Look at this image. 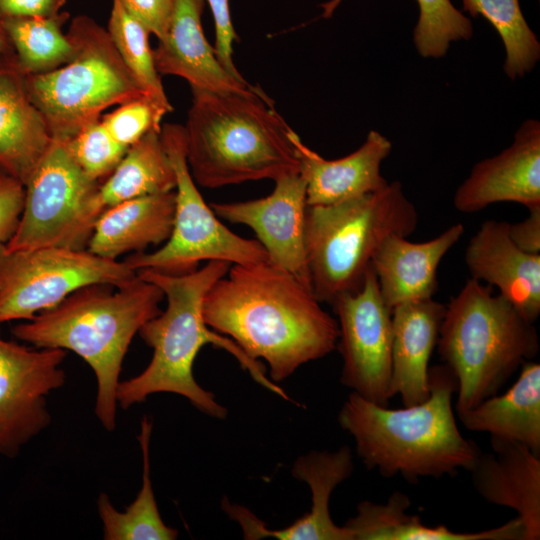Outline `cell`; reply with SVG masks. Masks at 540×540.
<instances>
[{
  "instance_id": "6da1fadb",
  "label": "cell",
  "mask_w": 540,
  "mask_h": 540,
  "mask_svg": "<svg viewBox=\"0 0 540 540\" xmlns=\"http://www.w3.org/2000/svg\"><path fill=\"white\" fill-rule=\"evenodd\" d=\"M203 316L280 382L336 347L338 323L312 289L269 261L233 264L205 295Z\"/></svg>"
},
{
  "instance_id": "7a4b0ae2",
  "label": "cell",
  "mask_w": 540,
  "mask_h": 540,
  "mask_svg": "<svg viewBox=\"0 0 540 540\" xmlns=\"http://www.w3.org/2000/svg\"><path fill=\"white\" fill-rule=\"evenodd\" d=\"M231 264L212 260L185 274H166L139 270L142 279L157 285L167 300L166 309L147 321L138 334L153 349L148 366L137 376L119 382L116 399L123 409L141 403L155 393H174L185 397L202 413L223 419L227 409L210 391L203 389L193 375V364L207 344L232 354L261 385L283 398L287 395L266 376L258 361L250 359L230 338L212 330L203 316V302L211 286L229 270Z\"/></svg>"
},
{
  "instance_id": "3957f363",
  "label": "cell",
  "mask_w": 540,
  "mask_h": 540,
  "mask_svg": "<svg viewBox=\"0 0 540 540\" xmlns=\"http://www.w3.org/2000/svg\"><path fill=\"white\" fill-rule=\"evenodd\" d=\"M429 389L427 400L399 409L349 394L338 421L368 469L409 482L469 471L481 450L457 427L452 407L457 381L448 366L429 368Z\"/></svg>"
},
{
  "instance_id": "277c9868",
  "label": "cell",
  "mask_w": 540,
  "mask_h": 540,
  "mask_svg": "<svg viewBox=\"0 0 540 540\" xmlns=\"http://www.w3.org/2000/svg\"><path fill=\"white\" fill-rule=\"evenodd\" d=\"M163 299L157 285L139 276L122 287L93 284L13 326L11 333L36 348H59L79 355L97 380L95 414L107 431H113L123 360L135 334L161 312Z\"/></svg>"
},
{
  "instance_id": "5b68a950",
  "label": "cell",
  "mask_w": 540,
  "mask_h": 540,
  "mask_svg": "<svg viewBox=\"0 0 540 540\" xmlns=\"http://www.w3.org/2000/svg\"><path fill=\"white\" fill-rule=\"evenodd\" d=\"M191 90L184 129L186 161L196 184L212 189L299 172L294 131L260 87Z\"/></svg>"
},
{
  "instance_id": "8992f818",
  "label": "cell",
  "mask_w": 540,
  "mask_h": 540,
  "mask_svg": "<svg viewBox=\"0 0 540 540\" xmlns=\"http://www.w3.org/2000/svg\"><path fill=\"white\" fill-rule=\"evenodd\" d=\"M438 353L457 381V413L497 394L539 351L533 322L490 285L470 278L445 306Z\"/></svg>"
},
{
  "instance_id": "52a82bcc",
  "label": "cell",
  "mask_w": 540,
  "mask_h": 540,
  "mask_svg": "<svg viewBox=\"0 0 540 540\" xmlns=\"http://www.w3.org/2000/svg\"><path fill=\"white\" fill-rule=\"evenodd\" d=\"M418 212L400 182L337 204L308 206L305 248L311 289L321 303L355 293L372 259L394 234L416 231Z\"/></svg>"
},
{
  "instance_id": "ba28073f",
  "label": "cell",
  "mask_w": 540,
  "mask_h": 540,
  "mask_svg": "<svg viewBox=\"0 0 540 540\" xmlns=\"http://www.w3.org/2000/svg\"><path fill=\"white\" fill-rule=\"evenodd\" d=\"M67 35L75 48L68 63L26 75L32 103L52 139L62 142L99 121L107 108L149 94L125 65L107 29L93 18L76 16Z\"/></svg>"
},
{
  "instance_id": "9c48e42d",
  "label": "cell",
  "mask_w": 540,
  "mask_h": 540,
  "mask_svg": "<svg viewBox=\"0 0 540 540\" xmlns=\"http://www.w3.org/2000/svg\"><path fill=\"white\" fill-rule=\"evenodd\" d=\"M160 136L176 174L172 232L162 247L150 253H133L124 261L136 272L153 270L176 275L198 269L203 261L231 265L269 261L258 240L232 232L204 201L187 165L184 126L165 123Z\"/></svg>"
},
{
  "instance_id": "30bf717a",
  "label": "cell",
  "mask_w": 540,
  "mask_h": 540,
  "mask_svg": "<svg viewBox=\"0 0 540 540\" xmlns=\"http://www.w3.org/2000/svg\"><path fill=\"white\" fill-rule=\"evenodd\" d=\"M24 187L23 210L5 244L8 249H87L95 222L104 211L100 182L81 170L65 142L52 141Z\"/></svg>"
},
{
  "instance_id": "8fae6325",
  "label": "cell",
  "mask_w": 540,
  "mask_h": 540,
  "mask_svg": "<svg viewBox=\"0 0 540 540\" xmlns=\"http://www.w3.org/2000/svg\"><path fill=\"white\" fill-rule=\"evenodd\" d=\"M125 261L88 249L10 250L0 243V324L31 320L74 291L93 284L122 287L137 278Z\"/></svg>"
},
{
  "instance_id": "7c38bea8",
  "label": "cell",
  "mask_w": 540,
  "mask_h": 540,
  "mask_svg": "<svg viewBox=\"0 0 540 540\" xmlns=\"http://www.w3.org/2000/svg\"><path fill=\"white\" fill-rule=\"evenodd\" d=\"M337 317L340 381L352 392L388 406L391 389L392 310L384 302L370 266L362 287L331 305Z\"/></svg>"
},
{
  "instance_id": "4fadbf2b",
  "label": "cell",
  "mask_w": 540,
  "mask_h": 540,
  "mask_svg": "<svg viewBox=\"0 0 540 540\" xmlns=\"http://www.w3.org/2000/svg\"><path fill=\"white\" fill-rule=\"evenodd\" d=\"M67 351L0 338V454L14 458L51 422L47 395L66 380Z\"/></svg>"
},
{
  "instance_id": "5bb4252c",
  "label": "cell",
  "mask_w": 540,
  "mask_h": 540,
  "mask_svg": "<svg viewBox=\"0 0 540 540\" xmlns=\"http://www.w3.org/2000/svg\"><path fill=\"white\" fill-rule=\"evenodd\" d=\"M274 182L266 197L210 206L218 217L251 228L269 262L311 288L305 248L306 182L299 172L282 175Z\"/></svg>"
},
{
  "instance_id": "9a60e30c",
  "label": "cell",
  "mask_w": 540,
  "mask_h": 540,
  "mask_svg": "<svg viewBox=\"0 0 540 540\" xmlns=\"http://www.w3.org/2000/svg\"><path fill=\"white\" fill-rule=\"evenodd\" d=\"M353 468V455L348 446L335 452L311 451L298 457L292 475L308 485L311 507L308 513L283 529H268L250 510L230 503L227 498L222 501V509L241 526L245 539L353 540L345 526L334 523L329 510L332 492L352 474Z\"/></svg>"
},
{
  "instance_id": "2e32d148",
  "label": "cell",
  "mask_w": 540,
  "mask_h": 540,
  "mask_svg": "<svg viewBox=\"0 0 540 540\" xmlns=\"http://www.w3.org/2000/svg\"><path fill=\"white\" fill-rule=\"evenodd\" d=\"M498 202H515L527 209L540 206V125L529 120L513 144L477 163L457 188L453 204L462 213H475Z\"/></svg>"
},
{
  "instance_id": "e0dca14e",
  "label": "cell",
  "mask_w": 540,
  "mask_h": 540,
  "mask_svg": "<svg viewBox=\"0 0 540 540\" xmlns=\"http://www.w3.org/2000/svg\"><path fill=\"white\" fill-rule=\"evenodd\" d=\"M509 222L484 221L470 238L465 264L471 278L496 286L528 321L540 314V254L518 248L509 236Z\"/></svg>"
},
{
  "instance_id": "ac0fdd59",
  "label": "cell",
  "mask_w": 540,
  "mask_h": 540,
  "mask_svg": "<svg viewBox=\"0 0 540 540\" xmlns=\"http://www.w3.org/2000/svg\"><path fill=\"white\" fill-rule=\"evenodd\" d=\"M204 4V0H174L167 32L153 50L158 73L181 77L191 89L250 91L254 86L230 74L207 41L201 24Z\"/></svg>"
},
{
  "instance_id": "d6986e66",
  "label": "cell",
  "mask_w": 540,
  "mask_h": 540,
  "mask_svg": "<svg viewBox=\"0 0 540 540\" xmlns=\"http://www.w3.org/2000/svg\"><path fill=\"white\" fill-rule=\"evenodd\" d=\"M493 453L479 452L472 483L488 503L513 509L525 540L540 539V455L520 443L491 438Z\"/></svg>"
},
{
  "instance_id": "ffe728a7",
  "label": "cell",
  "mask_w": 540,
  "mask_h": 540,
  "mask_svg": "<svg viewBox=\"0 0 540 540\" xmlns=\"http://www.w3.org/2000/svg\"><path fill=\"white\" fill-rule=\"evenodd\" d=\"M291 139L299 160V173L306 182L308 206L337 204L388 184L380 166L392 144L377 131H370L357 150L334 160L325 159L307 147L296 132Z\"/></svg>"
},
{
  "instance_id": "44dd1931",
  "label": "cell",
  "mask_w": 540,
  "mask_h": 540,
  "mask_svg": "<svg viewBox=\"0 0 540 540\" xmlns=\"http://www.w3.org/2000/svg\"><path fill=\"white\" fill-rule=\"evenodd\" d=\"M463 233L464 226L456 223L425 242H411L398 234L387 237L371 263L386 305L392 310L433 298L438 289V267Z\"/></svg>"
},
{
  "instance_id": "7402d4cb",
  "label": "cell",
  "mask_w": 540,
  "mask_h": 540,
  "mask_svg": "<svg viewBox=\"0 0 540 540\" xmlns=\"http://www.w3.org/2000/svg\"><path fill=\"white\" fill-rule=\"evenodd\" d=\"M52 141L14 52L0 57V171L25 185Z\"/></svg>"
},
{
  "instance_id": "603a6c76",
  "label": "cell",
  "mask_w": 540,
  "mask_h": 540,
  "mask_svg": "<svg viewBox=\"0 0 540 540\" xmlns=\"http://www.w3.org/2000/svg\"><path fill=\"white\" fill-rule=\"evenodd\" d=\"M445 305L431 299L392 309L391 389L404 406L430 395L429 360L439 337Z\"/></svg>"
},
{
  "instance_id": "cb8c5ba5",
  "label": "cell",
  "mask_w": 540,
  "mask_h": 540,
  "mask_svg": "<svg viewBox=\"0 0 540 540\" xmlns=\"http://www.w3.org/2000/svg\"><path fill=\"white\" fill-rule=\"evenodd\" d=\"M175 190L138 197L106 208L95 222L87 249L117 260L165 243L171 235Z\"/></svg>"
},
{
  "instance_id": "d4e9b609",
  "label": "cell",
  "mask_w": 540,
  "mask_h": 540,
  "mask_svg": "<svg viewBox=\"0 0 540 540\" xmlns=\"http://www.w3.org/2000/svg\"><path fill=\"white\" fill-rule=\"evenodd\" d=\"M520 368L517 380L505 393L457 415L468 430L520 443L540 455V364L530 360Z\"/></svg>"
},
{
  "instance_id": "484cf974",
  "label": "cell",
  "mask_w": 540,
  "mask_h": 540,
  "mask_svg": "<svg viewBox=\"0 0 540 540\" xmlns=\"http://www.w3.org/2000/svg\"><path fill=\"white\" fill-rule=\"evenodd\" d=\"M410 506L408 495L395 491L385 503L360 502L357 514L344 526L353 540H525L518 517L496 528L462 533L443 525L423 524L419 516L406 512Z\"/></svg>"
},
{
  "instance_id": "4316f807",
  "label": "cell",
  "mask_w": 540,
  "mask_h": 540,
  "mask_svg": "<svg viewBox=\"0 0 540 540\" xmlns=\"http://www.w3.org/2000/svg\"><path fill=\"white\" fill-rule=\"evenodd\" d=\"M158 130L128 147L115 170L100 183L104 210L117 203L175 190L176 174Z\"/></svg>"
},
{
  "instance_id": "83f0119b",
  "label": "cell",
  "mask_w": 540,
  "mask_h": 540,
  "mask_svg": "<svg viewBox=\"0 0 540 540\" xmlns=\"http://www.w3.org/2000/svg\"><path fill=\"white\" fill-rule=\"evenodd\" d=\"M152 421L144 416L138 440L143 459L142 485L135 500L124 511H118L109 496L101 493L97 509L103 524L105 540H175L178 531L161 518L155 500L150 474V437Z\"/></svg>"
},
{
  "instance_id": "f1b7e54d",
  "label": "cell",
  "mask_w": 540,
  "mask_h": 540,
  "mask_svg": "<svg viewBox=\"0 0 540 540\" xmlns=\"http://www.w3.org/2000/svg\"><path fill=\"white\" fill-rule=\"evenodd\" d=\"M70 14L53 17H3L4 27L20 69L26 75L53 71L68 63L75 48L63 26Z\"/></svg>"
},
{
  "instance_id": "f546056e",
  "label": "cell",
  "mask_w": 540,
  "mask_h": 540,
  "mask_svg": "<svg viewBox=\"0 0 540 540\" xmlns=\"http://www.w3.org/2000/svg\"><path fill=\"white\" fill-rule=\"evenodd\" d=\"M472 16H483L497 30L506 50L504 71L511 79L529 72L540 57V44L528 26L519 0H462Z\"/></svg>"
},
{
  "instance_id": "4dcf8cb0",
  "label": "cell",
  "mask_w": 540,
  "mask_h": 540,
  "mask_svg": "<svg viewBox=\"0 0 540 540\" xmlns=\"http://www.w3.org/2000/svg\"><path fill=\"white\" fill-rule=\"evenodd\" d=\"M107 31L124 61L142 87L163 102H169L149 43V30L131 15L120 0H112Z\"/></svg>"
},
{
  "instance_id": "1f68e13d",
  "label": "cell",
  "mask_w": 540,
  "mask_h": 540,
  "mask_svg": "<svg viewBox=\"0 0 540 540\" xmlns=\"http://www.w3.org/2000/svg\"><path fill=\"white\" fill-rule=\"evenodd\" d=\"M342 0H330L321 4L323 18H329ZM420 8L419 21L414 30V42L424 57H441L451 41L469 39L472 23L450 0H417Z\"/></svg>"
},
{
  "instance_id": "d6a6232c",
  "label": "cell",
  "mask_w": 540,
  "mask_h": 540,
  "mask_svg": "<svg viewBox=\"0 0 540 540\" xmlns=\"http://www.w3.org/2000/svg\"><path fill=\"white\" fill-rule=\"evenodd\" d=\"M171 111L170 102L146 94L117 105L100 120L112 137L128 148L149 131H161V121Z\"/></svg>"
},
{
  "instance_id": "836d02e7",
  "label": "cell",
  "mask_w": 540,
  "mask_h": 540,
  "mask_svg": "<svg viewBox=\"0 0 540 540\" xmlns=\"http://www.w3.org/2000/svg\"><path fill=\"white\" fill-rule=\"evenodd\" d=\"M65 144L81 170L100 183L115 170L128 149L112 137L101 120L84 128Z\"/></svg>"
},
{
  "instance_id": "e575fe53",
  "label": "cell",
  "mask_w": 540,
  "mask_h": 540,
  "mask_svg": "<svg viewBox=\"0 0 540 540\" xmlns=\"http://www.w3.org/2000/svg\"><path fill=\"white\" fill-rule=\"evenodd\" d=\"M214 19L216 56L224 68L239 80H245L233 62V42L239 40L234 29L229 0H206Z\"/></svg>"
},
{
  "instance_id": "d590c367",
  "label": "cell",
  "mask_w": 540,
  "mask_h": 540,
  "mask_svg": "<svg viewBox=\"0 0 540 540\" xmlns=\"http://www.w3.org/2000/svg\"><path fill=\"white\" fill-rule=\"evenodd\" d=\"M25 198V187L17 179L0 173V243H7L15 233Z\"/></svg>"
},
{
  "instance_id": "8d00e7d4",
  "label": "cell",
  "mask_w": 540,
  "mask_h": 540,
  "mask_svg": "<svg viewBox=\"0 0 540 540\" xmlns=\"http://www.w3.org/2000/svg\"><path fill=\"white\" fill-rule=\"evenodd\" d=\"M126 10L139 20L158 40L169 27L174 0H120Z\"/></svg>"
},
{
  "instance_id": "74e56055",
  "label": "cell",
  "mask_w": 540,
  "mask_h": 540,
  "mask_svg": "<svg viewBox=\"0 0 540 540\" xmlns=\"http://www.w3.org/2000/svg\"><path fill=\"white\" fill-rule=\"evenodd\" d=\"M66 0H0L2 17H53L62 12Z\"/></svg>"
},
{
  "instance_id": "f35d334b",
  "label": "cell",
  "mask_w": 540,
  "mask_h": 540,
  "mask_svg": "<svg viewBox=\"0 0 540 540\" xmlns=\"http://www.w3.org/2000/svg\"><path fill=\"white\" fill-rule=\"evenodd\" d=\"M522 221L509 223V236L513 243L529 254H540V206L528 209Z\"/></svg>"
},
{
  "instance_id": "ab89813d",
  "label": "cell",
  "mask_w": 540,
  "mask_h": 540,
  "mask_svg": "<svg viewBox=\"0 0 540 540\" xmlns=\"http://www.w3.org/2000/svg\"><path fill=\"white\" fill-rule=\"evenodd\" d=\"M12 51L13 50H12L9 38L7 36L6 30L4 27L3 17L0 14V57Z\"/></svg>"
},
{
  "instance_id": "60d3db41",
  "label": "cell",
  "mask_w": 540,
  "mask_h": 540,
  "mask_svg": "<svg viewBox=\"0 0 540 540\" xmlns=\"http://www.w3.org/2000/svg\"><path fill=\"white\" fill-rule=\"evenodd\" d=\"M0 173H2V172L0 171Z\"/></svg>"
}]
</instances>
